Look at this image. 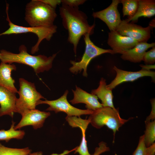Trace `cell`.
<instances>
[{
	"label": "cell",
	"instance_id": "cell-1",
	"mask_svg": "<svg viewBox=\"0 0 155 155\" xmlns=\"http://www.w3.org/2000/svg\"><path fill=\"white\" fill-rule=\"evenodd\" d=\"M62 4L59 11L62 24L68 32V41L73 44V50L76 55L77 47L82 36L94 33L95 24L90 25L87 17L78 7H75Z\"/></svg>",
	"mask_w": 155,
	"mask_h": 155
},
{
	"label": "cell",
	"instance_id": "cell-2",
	"mask_svg": "<svg viewBox=\"0 0 155 155\" xmlns=\"http://www.w3.org/2000/svg\"><path fill=\"white\" fill-rule=\"evenodd\" d=\"M19 50L18 53L1 50V62L10 64L16 63L26 65L31 67L36 74L49 70L52 67L53 61L57 55L56 53L49 57L42 55H32L28 53L26 47L24 45H21Z\"/></svg>",
	"mask_w": 155,
	"mask_h": 155
},
{
	"label": "cell",
	"instance_id": "cell-3",
	"mask_svg": "<svg viewBox=\"0 0 155 155\" xmlns=\"http://www.w3.org/2000/svg\"><path fill=\"white\" fill-rule=\"evenodd\" d=\"M57 16L55 9L41 0H31L26 6L25 19L31 27H52Z\"/></svg>",
	"mask_w": 155,
	"mask_h": 155
},
{
	"label": "cell",
	"instance_id": "cell-4",
	"mask_svg": "<svg viewBox=\"0 0 155 155\" xmlns=\"http://www.w3.org/2000/svg\"><path fill=\"white\" fill-rule=\"evenodd\" d=\"M88 118L93 127L100 129L105 125L113 131L114 136L121 127L131 119L121 118L117 109L103 106L93 111Z\"/></svg>",
	"mask_w": 155,
	"mask_h": 155
},
{
	"label": "cell",
	"instance_id": "cell-5",
	"mask_svg": "<svg viewBox=\"0 0 155 155\" xmlns=\"http://www.w3.org/2000/svg\"><path fill=\"white\" fill-rule=\"evenodd\" d=\"M19 98L16 102V113L22 115L27 111L35 109L38 101L45 98L37 91L34 83L22 78L19 79Z\"/></svg>",
	"mask_w": 155,
	"mask_h": 155
},
{
	"label": "cell",
	"instance_id": "cell-6",
	"mask_svg": "<svg viewBox=\"0 0 155 155\" xmlns=\"http://www.w3.org/2000/svg\"><path fill=\"white\" fill-rule=\"evenodd\" d=\"M8 7V4H7L6 20L8 22L9 28L6 31L0 34V36L4 35L27 32H31L36 34L38 36V40L36 44L32 48V54H34L38 51L40 44L43 40L45 39L48 41L50 40L53 34L56 32L57 27L55 25L50 27H25L14 24L10 21L9 17Z\"/></svg>",
	"mask_w": 155,
	"mask_h": 155
},
{
	"label": "cell",
	"instance_id": "cell-7",
	"mask_svg": "<svg viewBox=\"0 0 155 155\" xmlns=\"http://www.w3.org/2000/svg\"><path fill=\"white\" fill-rule=\"evenodd\" d=\"M90 36L89 34H86L84 36L85 49L81 59L78 62L70 61L72 66L69 68L70 71L75 74H77L83 70V75L86 77L88 75L87 67L92 59L105 53L113 54V51L112 49H104L96 46L91 40Z\"/></svg>",
	"mask_w": 155,
	"mask_h": 155
},
{
	"label": "cell",
	"instance_id": "cell-8",
	"mask_svg": "<svg viewBox=\"0 0 155 155\" xmlns=\"http://www.w3.org/2000/svg\"><path fill=\"white\" fill-rule=\"evenodd\" d=\"M69 91H65L63 94L59 98L54 100H40L38 105L40 104H46L49 107L46 111H53L55 113L59 112H64L67 115V116H76L80 117L82 115H90L93 111L88 109L82 110L75 107L72 106L68 101L67 96Z\"/></svg>",
	"mask_w": 155,
	"mask_h": 155
},
{
	"label": "cell",
	"instance_id": "cell-9",
	"mask_svg": "<svg viewBox=\"0 0 155 155\" xmlns=\"http://www.w3.org/2000/svg\"><path fill=\"white\" fill-rule=\"evenodd\" d=\"M150 25L143 27L133 23L121 20L115 31L119 34L131 38L139 42H147L150 37Z\"/></svg>",
	"mask_w": 155,
	"mask_h": 155
},
{
	"label": "cell",
	"instance_id": "cell-10",
	"mask_svg": "<svg viewBox=\"0 0 155 155\" xmlns=\"http://www.w3.org/2000/svg\"><path fill=\"white\" fill-rule=\"evenodd\" d=\"M120 0H113L111 4L106 9L97 12H94L92 16L98 18L107 25L110 31H115L121 20L117 9Z\"/></svg>",
	"mask_w": 155,
	"mask_h": 155
},
{
	"label": "cell",
	"instance_id": "cell-11",
	"mask_svg": "<svg viewBox=\"0 0 155 155\" xmlns=\"http://www.w3.org/2000/svg\"><path fill=\"white\" fill-rule=\"evenodd\" d=\"M113 69L116 72V76L111 83L107 85L108 88L112 90L123 82H133L145 76L150 77L153 81H155L154 71L142 69L137 71H127L119 69L115 66H114Z\"/></svg>",
	"mask_w": 155,
	"mask_h": 155
},
{
	"label": "cell",
	"instance_id": "cell-12",
	"mask_svg": "<svg viewBox=\"0 0 155 155\" xmlns=\"http://www.w3.org/2000/svg\"><path fill=\"white\" fill-rule=\"evenodd\" d=\"M50 113L40 111L36 109L25 112L22 115V118L18 124L15 126V130L28 125H32L36 129L42 127L44 121L50 115Z\"/></svg>",
	"mask_w": 155,
	"mask_h": 155
},
{
	"label": "cell",
	"instance_id": "cell-13",
	"mask_svg": "<svg viewBox=\"0 0 155 155\" xmlns=\"http://www.w3.org/2000/svg\"><path fill=\"white\" fill-rule=\"evenodd\" d=\"M139 42L129 37L121 35L115 31L108 34L107 43L113 51V54H121L124 51L131 49Z\"/></svg>",
	"mask_w": 155,
	"mask_h": 155
},
{
	"label": "cell",
	"instance_id": "cell-14",
	"mask_svg": "<svg viewBox=\"0 0 155 155\" xmlns=\"http://www.w3.org/2000/svg\"><path fill=\"white\" fill-rule=\"evenodd\" d=\"M72 90L73 98L69 101L72 104L84 103L86 104L87 109L93 111L102 107V104L98 101L96 96L88 93L76 86L75 90Z\"/></svg>",
	"mask_w": 155,
	"mask_h": 155
},
{
	"label": "cell",
	"instance_id": "cell-15",
	"mask_svg": "<svg viewBox=\"0 0 155 155\" xmlns=\"http://www.w3.org/2000/svg\"><path fill=\"white\" fill-rule=\"evenodd\" d=\"M66 121L72 127H78L81 129L82 134L81 142L75 151L74 153H78L80 155H91L88 152L87 141L86 139L85 133L88 125L90 123V119H83L76 116H67Z\"/></svg>",
	"mask_w": 155,
	"mask_h": 155
},
{
	"label": "cell",
	"instance_id": "cell-16",
	"mask_svg": "<svg viewBox=\"0 0 155 155\" xmlns=\"http://www.w3.org/2000/svg\"><path fill=\"white\" fill-rule=\"evenodd\" d=\"M17 98L16 93L0 86V117L8 115L13 117Z\"/></svg>",
	"mask_w": 155,
	"mask_h": 155
},
{
	"label": "cell",
	"instance_id": "cell-17",
	"mask_svg": "<svg viewBox=\"0 0 155 155\" xmlns=\"http://www.w3.org/2000/svg\"><path fill=\"white\" fill-rule=\"evenodd\" d=\"M155 46V43L139 42L133 48L122 53L121 56L123 60L133 63H139L142 61L144 55L149 48Z\"/></svg>",
	"mask_w": 155,
	"mask_h": 155
},
{
	"label": "cell",
	"instance_id": "cell-18",
	"mask_svg": "<svg viewBox=\"0 0 155 155\" xmlns=\"http://www.w3.org/2000/svg\"><path fill=\"white\" fill-rule=\"evenodd\" d=\"M16 69V67L14 64L2 62L0 64V86L16 94L18 93V91L14 85L15 81L11 76V73Z\"/></svg>",
	"mask_w": 155,
	"mask_h": 155
},
{
	"label": "cell",
	"instance_id": "cell-19",
	"mask_svg": "<svg viewBox=\"0 0 155 155\" xmlns=\"http://www.w3.org/2000/svg\"><path fill=\"white\" fill-rule=\"evenodd\" d=\"M107 85L106 80L101 78L98 88L92 90L91 93L96 96L100 100L103 107L115 109L113 103V90L108 88Z\"/></svg>",
	"mask_w": 155,
	"mask_h": 155
},
{
	"label": "cell",
	"instance_id": "cell-20",
	"mask_svg": "<svg viewBox=\"0 0 155 155\" xmlns=\"http://www.w3.org/2000/svg\"><path fill=\"white\" fill-rule=\"evenodd\" d=\"M155 14V1L153 0H138L137 10L132 17L125 20L127 22L137 20L141 17L150 18Z\"/></svg>",
	"mask_w": 155,
	"mask_h": 155
},
{
	"label": "cell",
	"instance_id": "cell-21",
	"mask_svg": "<svg viewBox=\"0 0 155 155\" xmlns=\"http://www.w3.org/2000/svg\"><path fill=\"white\" fill-rule=\"evenodd\" d=\"M15 122L12 121V124L10 129L8 130H0V141H5L8 142L12 139H22L25 135L23 130H15L14 128Z\"/></svg>",
	"mask_w": 155,
	"mask_h": 155
},
{
	"label": "cell",
	"instance_id": "cell-22",
	"mask_svg": "<svg viewBox=\"0 0 155 155\" xmlns=\"http://www.w3.org/2000/svg\"><path fill=\"white\" fill-rule=\"evenodd\" d=\"M145 123L146 129L143 135L144 143L147 147L155 142V121L154 120Z\"/></svg>",
	"mask_w": 155,
	"mask_h": 155
},
{
	"label": "cell",
	"instance_id": "cell-23",
	"mask_svg": "<svg viewBox=\"0 0 155 155\" xmlns=\"http://www.w3.org/2000/svg\"><path fill=\"white\" fill-rule=\"evenodd\" d=\"M120 2L123 6V16H127L129 18L135 14L138 8V0H121Z\"/></svg>",
	"mask_w": 155,
	"mask_h": 155
},
{
	"label": "cell",
	"instance_id": "cell-24",
	"mask_svg": "<svg viewBox=\"0 0 155 155\" xmlns=\"http://www.w3.org/2000/svg\"><path fill=\"white\" fill-rule=\"evenodd\" d=\"M31 150L29 148L19 149L6 147L0 143V155H28Z\"/></svg>",
	"mask_w": 155,
	"mask_h": 155
},
{
	"label": "cell",
	"instance_id": "cell-25",
	"mask_svg": "<svg viewBox=\"0 0 155 155\" xmlns=\"http://www.w3.org/2000/svg\"><path fill=\"white\" fill-rule=\"evenodd\" d=\"M142 61L145 65H153L155 62V46L152 47L151 49L146 52L145 53Z\"/></svg>",
	"mask_w": 155,
	"mask_h": 155
},
{
	"label": "cell",
	"instance_id": "cell-26",
	"mask_svg": "<svg viewBox=\"0 0 155 155\" xmlns=\"http://www.w3.org/2000/svg\"><path fill=\"white\" fill-rule=\"evenodd\" d=\"M146 148L143 135L140 137L137 147L133 153V155H145Z\"/></svg>",
	"mask_w": 155,
	"mask_h": 155
},
{
	"label": "cell",
	"instance_id": "cell-27",
	"mask_svg": "<svg viewBox=\"0 0 155 155\" xmlns=\"http://www.w3.org/2000/svg\"><path fill=\"white\" fill-rule=\"evenodd\" d=\"M109 147L107 146L106 143L103 142L99 144V146L96 147L94 154L92 155H100L101 154L110 150Z\"/></svg>",
	"mask_w": 155,
	"mask_h": 155
},
{
	"label": "cell",
	"instance_id": "cell-28",
	"mask_svg": "<svg viewBox=\"0 0 155 155\" xmlns=\"http://www.w3.org/2000/svg\"><path fill=\"white\" fill-rule=\"evenodd\" d=\"M86 1L85 0H62L61 4L71 7H77L83 4Z\"/></svg>",
	"mask_w": 155,
	"mask_h": 155
},
{
	"label": "cell",
	"instance_id": "cell-29",
	"mask_svg": "<svg viewBox=\"0 0 155 155\" xmlns=\"http://www.w3.org/2000/svg\"><path fill=\"white\" fill-rule=\"evenodd\" d=\"M152 110L150 115L147 117L145 123L155 120V98L151 99L150 100Z\"/></svg>",
	"mask_w": 155,
	"mask_h": 155
},
{
	"label": "cell",
	"instance_id": "cell-30",
	"mask_svg": "<svg viewBox=\"0 0 155 155\" xmlns=\"http://www.w3.org/2000/svg\"><path fill=\"white\" fill-rule=\"evenodd\" d=\"M42 2L55 9L57 5L61 3L60 0H41Z\"/></svg>",
	"mask_w": 155,
	"mask_h": 155
},
{
	"label": "cell",
	"instance_id": "cell-31",
	"mask_svg": "<svg viewBox=\"0 0 155 155\" xmlns=\"http://www.w3.org/2000/svg\"><path fill=\"white\" fill-rule=\"evenodd\" d=\"M77 146L75 148L73 149L70 150H64L63 153L58 154H55L53 153L51 155H66L68 154L71 152L75 151L76 149L77 148ZM28 155H43L42 152H34L32 153H30Z\"/></svg>",
	"mask_w": 155,
	"mask_h": 155
},
{
	"label": "cell",
	"instance_id": "cell-32",
	"mask_svg": "<svg viewBox=\"0 0 155 155\" xmlns=\"http://www.w3.org/2000/svg\"><path fill=\"white\" fill-rule=\"evenodd\" d=\"M145 155H155V143L149 147H146Z\"/></svg>",
	"mask_w": 155,
	"mask_h": 155
},
{
	"label": "cell",
	"instance_id": "cell-33",
	"mask_svg": "<svg viewBox=\"0 0 155 155\" xmlns=\"http://www.w3.org/2000/svg\"><path fill=\"white\" fill-rule=\"evenodd\" d=\"M140 66L142 68V69L146 70H150L151 69H155V65H141Z\"/></svg>",
	"mask_w": 155,
	"mask_h": 155
},
{
	"label": "cell",
	"instance_id": "cell-34",
	"mask_svg": "<svg viewBox=\"0 0 155 155\" xmlns=\"http://www.w3.org/2000/svg\"><path fill=\"white\" fill-rule=\"evenodd\" d=\"M1 53L0 52V55H1Z\"/></svg>",
	"mask_w": 155,
	"mask_h": 155
}]
</instances>
